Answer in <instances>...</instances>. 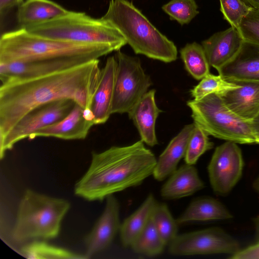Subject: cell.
Listing matches in <instances>:
<instances>
[{
	"label": "cell",
	"instance_id": "1",
	"mask_svg": "<svg viewBox=\"0 0 259 259\" xmlns=\"http://www.w3.org/2000/svg\"><path fill=\"white\" fill-rule=\"evenodd\" d=\"M101 69L99 59L48 75L10 81L0 87V140L33 109L64 99L90 108Z\"/></svg>",
	"mask_w": 259,
	"mask_h": 259
},
{
	"label": "cell",
	"instance_id": "38",
	"mask_svg": "<svg viewBox=\"0 0 259 259\" xmlns=\"http://www.w3.org/2000/svg\"><path fill=\"white\" fill-rule=\"evenodd\" d=\"M251 7L259 9V0H243Z\"/></svg>",
	"mask_w": 259,
	"mask_h": 259
},
{
	"label": "cell",
	"instance_id": "32",
	"mask_svg": "<svg viewBox=\"0 0 259 259\" xmlns=\"http://www.w3.org/2000/svg\"><path fill=\"white\" fill-rule=\"evenodd\" d=\"M220 10L224 18L232 27L237 28L242 19L251 7L243 0H220Z\"/></svg>",
	"mask_w": 259,
	"mask_h": 259
},
{
	"label": "cell",
	"instance_id": "12",
	"mask_svg": "<svg viewBox=\"0 0 259 259\" xmlns=\"http://www.w3.org/2000/svg\"><path fill=\"white\" fill-rule=\"evenodd\" d=\"M93 60L96 59L80 56L0 63L1 84L48 75L75 67Z\"/></svg>",
	"mask_w": 259,
	"mask_h": 259
},
{
	"label": "cell",
	"instance_id": "9",
	"mask_svg": "<svg viewBox=\"0 0 259 259\" xmlns=\"http://www.w3.org/2000/svg\"><path fill=\"white\" fill-rule=\"evenodd\" d=\"M75 103L70 99H61L40 105L28 112L0 140L1 159L16 143L63 119L71 111Z\"/></svg>",
	"mask_w": 259,
	"mask_h": 259
},
{
	"label": "cell",
	"instance_id": "4",
	"mask_svg": "<svg viewBox=\"0 0 259 259\" xmlns=\"http://www.w3.org/2000/svg\"><path fill=\"white\" fill-rule=\"evenodd\" d=\"M108 45L60 41L32 34L24 28L4 33L0 39V63L61 57H87L99 59L113 51Z\"/></svg>",
	"mask_w": 259,
	"mask_h": 259
},
{
	"label": "cell",
	"instance_id": "33",
	"mask_svg": "<svg viewBox=\"0 0 259 259\" xmlns=\"http://www.w3.org/2000/svg\"><path fill=\"white\" fill-rule=\"evenodd\" d=\"M238 29L244 41L259 45V9L251 7Z\"/></svg>",
	"mask_w": 259,
	"mask_h": 259
},
{
	"label": "cell",
	"instance_id": "23",
	"mask_svg": "<svg viewBox=\"0 0 259 259\" xmlns=\"http://www.w3.org/2000/svg\"><path fill=\"white\" fill-rule=\"evenodd\" d=\"M232 218L231 213L218 200L210 197L194 200L176 219L178 225L194 221L225 220Z\"/></svg>",
	"mask_w": 259,
	"mask_h": 259
},
{
	"label": "cell",
	"instance_id": "29",
	"mask_svg": "<svg viewBox=\"0 0 259 259\" xmlns=\"http://www.w3.org/2000/svg\"><path fill=\"white\" fill-rule=\"evenodd\" d=\"M239 87V85L226 80L219 74L215 75L209 73L190 92L193 99L197 100L211 94L221 95Z\"/></svg>",
	"mask_w": 259,
	"mask_h": 259
},
{
	"label": "cell",
	"instance_id": "27",
	"mask_svg": "<svg viewBox=\"0 0 259 259\" xmlns=\"http://www.w3.org/2000/svg\"><path fill=\"white\" fill-rule=\"evenodd\" d=\"M21 253L26 258L33 259L86 258L85 255L38 241H33L24 246L21 249Z\"/></svg>",
	"mask_w": 259,
	"mask_h": 259
},
{
	"label": "cell",
	"instance_id": "36",
	"mask_svg": "<svg viewBox=\"0 0 259 259\" xmlns=\"http://www.w3.org/2000/svg\"><path fill=\"white\" fill-rule=\"evenodd\" d=\"M251 125L255 138V143L259 144V114L251 121Z\"/></svg>",
	"mask_w": 259,
	"mask_h": 259
},
{
	"label": "cell",
	"instance_id": "15",
	"mask_svg": "<svg viewBox=\"0 0 259 259\" xmlns=\"http://www.w3.org/2000/svg\"><path fill=\"white\" fill-rule=\"evenodd\" d=\"M218 71L229 81H259V45L244 41L237 55Z\"/></svg>",
	"mask_w": 259,
	"mask_h": 259
},
{
	"label": "cell",
	"instance_id": "14",
	"mask_svg": "<svg viewBox=\"0 0 259 259\" xmlns=\"http://www.w3.org/2000/svg\"><path fill=\"white\" fill-rule=\"evenodd\" d=\"M243 42L238 29L231 26L203 40L202 46L210 66L218 70L237 55Z\"/></svg>",
	"mask_w": 259,
	"mask_h": 259
},
{
	"label": "cell",
	"instance_id": "18",
	"mask_svg": "<svg viewBox=\"0 0 259 259\" xmlns=\"http://www.w3.org/2000/svg\"><path fill=\"white\" fill-rule=\"evenodd\" d=\"M239 87L220 96L226 106L245 120L251 122L259 114V81H231Z\"/></svg>",
	"mask_w": 259,
	"mask_h": 259
},
{
	"label": "cell",
	"instance_id": "39",
	"mask_svg": "<svg viewBox=\"0 0 259 259\" xmlns=\"http://www.w3.org/2000/svg\"><path fill=\"white\" fill-rule=\"evenodd\" d=\"M253 187L259 193V177L255 180L253 183Z\"/></svg>",
	"mask_w": 259,
	"mask_h": 259
},
{
	"label": "cell",
	"instance_id": "31",
	"mask_svg": "<svg viewBox=\"0 0 259 259\" xmlns=\"http://www.w3.org/2000/svg\"><path fill=\"white\" fill-rule=\"evenodd\" d=\"M208 136L203 129L195 124L184 156L186 163L195 164L203 154L213 147V144L209 141Z\"/></svg>",
	"mask_w": 259,
	"mask_h": 259
},
{
	"label": "cell",
	"instance_id": "11",
	"mask_svg": "<svg viewBox=\"0 0 259 259\" xmlns=\"http://www.w3.org/2000/svg\"><path fill=\"white\" fill-rule=\"evenodd\" d=\"M243 167L241 150L236 143L227 141L217 147L207 168L213 191L221 195L229 193L240 180Z\"/></svg>",
	"mask_w": 259,
	"mask_h": 259
},
{
	"label": "cell",
	"instance_id": "8",
	"mask_svg": "<svg viewBox=\"0 0 259 259\" xmlns=\"http://www.w3.org/2000/svg\"><path fill=\"white\" fill-rule=\"evenodd\" d=\"M117 70L112 104V114L128 113L148 92L152 84L139 58L120 50L116 54Z\"/></svg>",
	"mask_w": 259,
	"mask_h": 259
},
{
	"label": "cell",
	"instance_id": "5",
	"mask_svg": "<svg viewBox=\"0 0 259 259\" xmlns=\"http://www.w3.org/2000/svg\"><path fill=\"white\" fill-rule=\"evenodd\" d=\"M23 28L32 34L46 38L108 45L116 51L127 44L124 36L109 22L82 12L68 11L62 16Z\"/></svg>",
	"mask_w": 259,
	"mask_h": 259
},
{
	"label": "cell",
	"instance_id": "34",
	"mask_svg": "<svg viewBox=\"0 0 259 259\" xmlns=\"http://www.w3.org/2000/svg\"><path fill=\"white\" fill-rule=\"evenodd\" d=\"M231 259H259V242L231 256Z\"/></svg>",
	"mask_w": 259,
	"mask_h": 259
},
{
	"label": "cell",
	"instance_id": "7",
	"mask_svg": "<svg viewBox=\"0 0 259 259\" xmlns=\"http://www.w3.org/2000/svg\"><path fill=\"white\" fill-rule=\"evenodd\" d=\"M187 104L191 109L194 123L208 135L240 144L255 143L251 122L232 112L220 95L211 94Z\"/></svg>",
	"mask_w": 259,
	"mask_h": 259
},
{
	"label": "cell",
	"instance_id": "19",
	"mask_svg": "<svg viewBox=\"0 0 259 259\" xmlns=\"http://www.w3.org/2000/svg\"><path fill=\"white\" fill-rule=\"evenodd\" d=\"M155 95V90L148 91L127 113L136 126L141 140L150 146L158 144L155 124L161 112L156 103Z\"/></svg>",
	"mask_w": 259,
	"mask_h": 259
},
{
	"label": "cell",
	"instance_id": "25",
	"mask_svg": "<svg viewBox=\"0 0 259 259\" xmlns=\"http://www.w3.org/2000/svg\"><path fill=\"white\" fill-rule=\"evenodd\" d=\"M180 53L186 69L193 78L201 80L210 73V65L202 45L196 42L187 44Z\"/></svg>",
	"mask_w": 259,
	"mask_h": 259
},
{
	"label": "cell",
	"instance_id": "26",
	"mask_svg": "<svg viewBox=\"0 0 259 259\" xmlns=\"http://www.w3.org/2000/svg\"><path fill=\"white\" fill-rule=\"evenodd\" d=\"M166 245L150 218L130 247L137 253L151 256L161 254Z\"/></svg>",
	"mask_w": 259,
	"mask_h": 259
},
{
	"label": "cell",
	"instance_id": "13",
	"mask_svg": "<svg viewBox=\"0 0 259 259\" xmlns=\"http://www.w3.org/2000/svg\"><path fill=\"white\" fill-rule=\"evenodd\" d=\"M120 226L119 202L111 195L106 198L102 214L85 238L86 258L107 248L119 231Z\"/></svg>",
	"mask_w": 259,
	"mask_h": 259
},
{
	"label": "cell",
	"instance_id": "22",
	"mask_svg": "<svg viewBox=\"0 0 259 259\" xmlns=\"http://www.w3.org/2000/svg\"><path fill=\"white\" fill-rule=\"evenodd\" d=\"M68 12V10L50 0H26L19 6L17 21L23 27L50 20Z\"/></svg>",
	"mask_w": 259,
	"mask_h": 259
},
{
	"label": "cell",
	"instance_id": "3",
	"mask_svg": "<svg viewBox=\"0 0 259 259\" xmlns=\"http://www.w3.org/2000/svg\"><path fill=\"white\" fill-rule=\"evenodd\" d=\"M111 23L124 36L137 54L165 63L177 59L175 44L160 32L127 0H110L101 17Z\"/></svg>",
	"mask_w": 259,
	"mask_h": 259
},
{
	"label": "cell",
	"instance_id": "30",
	"mask_svg": "<svg viewBox=\"0 0 259 259\" xmlns=\"http://www.w3.org/2000/svg\"><path fill=\"white\" fill-rule=\"evenodd\" d=\"M171 20L181 25L189 24L198 14L195 0H171L162 7Z\"/></svg>",
	"mask_w": 259,
	"mask_h": 259
},
{
	"label": "cell",
	"instance_id": "6",
	"mask_svg": "<svg viewBox=\"0 0 259 259\" xmlns=\"http://www.w3.org/2000/svg\"><path fill=\"white\" fill-rule=\"evenodd\" d=\"M70 206L65 199L27 190L18 207L12 231L13 239L21 242L34 238H56Z\"/></svg>",
	"mask_w": 259,
	"mask_h": 259
},
{
	"label": "cell",
	"instance_id": "2",
	"mask_svg": "<svg viewBox=\"0 0 259 259\" xmlns=\"http://www.w3.org/2000/svg\"><path fill=\"white\" fill-rule=\"evenodd\" d=\"M157 160L141 140L126 146L93 152L90 167L76 183L75 194L101 201L114 193L140 185L153 175Z\"/></svg>",
	"mask_w": 259,
	"mask_h": 259
},
{
	"label": "cell",
	"instance_id": "17",
	"mask_svg": "<svg viewBox=\"0 0 259 259\" xmlns=\"http://www.w3.org/2000/svg\"><path fill=\"white\" fill-rule=\"evenodd\" d=\"M83 111V108L75 103L71 111L63 119L38 130L28 139H33L40 137H54L64 140L85 139L95 123L84 115Z\"/></svg>",
	"mask_w": 259,
	"mask_h": 259
},
{
	"label": "cell",
	"instance_id": "28",
	"mask_svg": "<svg viewBox=\"0 0 259 259\" xmlns=\"http://www.w3.org/2000/svg\"><path fill=\"white\" fill-rule=\"evenodd\" d=\"M151 218L163 240L168 245L178 235L179 225L167 205L157 202L153 209Z\"/></svg>",
	"mask_w": 259,
	"mask_h": 259
},
{
	"label": "cell",
	"instance_id": "37",
	"mask_svg": "<svg viewBox=\"0 0 259 259\" xmlns=\"http://www.w3.org/2000/svg\"><path fill=\"white\" fill-rule=\"evenodd\" d=\"M255 229V239L259 242V215L254 219Z\"/></svg>",
	"mask_w": 259,
	"mask_h": 259
},
{
	"label": "cell",
	"instance_id": "35",
	"mask_svg": "<svg viewBox=\"0 0 259 259\" xmlns=\"http://www.w3.org/2000/svg\"><path fill=\"white\" fill-rule=\"evenodd\" d=\"M23 0H0V14L2 16L12 8L20 6Z\"/></svg>",
	"mask_w": 259,
	"mask_h": 259
},
{
	"label": "cell",
	"instance_id": "16",
	"mask_svg": "<svg viewBox=\"0 0 259 259\" xmlns=\"http://www.w3.org/2000/svg\"><path fill=\"white\" fill-rule=\"evenodd\" d=\"M115 57H109L101 70L98 82L92 97L90 108L95 124L105 123L112 114V104L117 70Z\"/></svg>",
	"mask_w": 259,
	"mask_h": 259
},
{
	"label": "cell",
	"instance_id": "21",
	"mask_svg": "<svg viewBox=\"0 0 259 259\" xmlns=\"http://www.w3.org/2000/svg\"><path fill=\"white\" fill-rule=\"evenodd\" d=\"M204 187L195 167L186 163L170 176L162 187L160 194L166 200L179 199L191 195Z\"/></svg>",
	"mask_w": 259,
	"mask_h": 259
},
{
	"label": "cell",
	"instance_id": "20",
	"mask_svg": "<svg viewBox=\"0 0 259 259\" xmlns=\"http://www.w3.org/2000/svg\"><path fill=\"white\" fill-rule=\"evenodd\" d=\"M194 126V123L185 125L170 141L157 160L153 172L155 180L162 181L177 169L179 161L185 155Z\"/></svg>",
	"mask_w": 259,
	"mask_h": 259
},
{
	"label": "cell",
	"instance_id": "24",
	"mask_svg": "<svg viewBox=\"0 0 259 259\" xmlns=\"http://www.w3.org/2000/svg\"><path fill=\"white\" fill-rule=\"evenodd\" d=\"M157 203L153 195L149 194L140 206L120 225V240L124 247H130L145 228Z\"/></svg>",
	"mask_w": 259,
	"mask_h": 259
},
{
	"label": "cell",
	"instance_id": "10",
	"mask_svg": "<svg viewBox=\"0 0 259 259\" xmlns=\"http://www.w3.org/2000/svg\"><path fill=\"white\" fill-rule=\"evenodd\" d=\"M168 245L169 253L177 256L233 255L240 250L238 241L218 227L178 235Z\"/></svg>",
	"mask_w": 259,
	"mask_h": 259
}]
</instances>
